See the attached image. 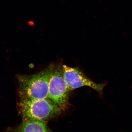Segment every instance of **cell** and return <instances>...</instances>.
Wrapping results in <instances>:
<instances>
[{"mask_svg":"<svg viewBox=\"0 0 132 132\" xmlns=\"http://www.w3.org/2000/svg\"><path fill=\"white\" fill-rule=\"evenodd\" d=\"M18 106L23 120L45 121L57 116L61 111L47 98H20Z\"/></svg>","mask_w":132,"mask_h":132,"instance_id":"cell-2","label":"cell"},{"mask_svg":"<svg viewBox=\"0 0 132 132\" xmlns=\"http://www.w3.org/2000/svg\"><path fill=\"white\" fill-rule=\"evenodd\" d=\"M15 132H18L15 131Z\"/></svg>","mask_w":132,"mask_h":132,"instance_id":"cell-6","label":"cell"},{"mask_svg":"<svg viewBox=\"0 0 132 132\" xmlns=\"http://www.w3.org/2000/svg\"><path fill=\"white\" fill-rule=\"evenodd\" d=\"M54 66L50 64L44 70L33 75H18L20 98H47L50 76Z\"/></svg>","mask_w":132,"mask_h":132,"instance_id":"cell-1","label":"cell"},{"mask_svg":"<svg viewBox=\"0 0 132 132\" xmlns=\"http://www.w3.org/2000/svg\"><path fill=\"white\" fill-rule=\"evenodd\" d=\"M15 131L18 132H52L45 121L39 120H23Z\"/></svg>","mask_w":132,"mask_h":132,"instance_id":"cell-5","label":"cell"},{"mask_svg":"<svg viewBox=\"0 0 132 132\" xmlns=\"http://www.w3.org/2000/svg\"><path fill=\"white\" fill-rule=\"evenodd\" d=\"M70 90L64 77L62 65L54 66L48 82L47 98L61 110L68 104Z\"/></svg>","mask_w":132,"mask_h":132,"instance_id":"cell-3","label":"cell"},{"mask_svg":"<svg viewBox=\"0 0 132 132\" xmlns=\"http://www.w3.org/2000/svg\"><path fill=\"white\" fill-rule=\"evenodd\" d=\"M64 78L70 91L84 86L91 87L101 96L103 94V90L105 84L95 83L88 78L78 68H72L67 65H62Z\"/></svg>","mask_w":132,"mask_h":132,"instance_id":"cell-4","label":"cell"}]
</instances>
